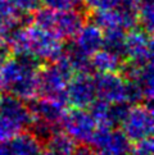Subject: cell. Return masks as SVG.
I'll return each mask as SVG.
<instances>
[{"mask_svg":"<svg viewBox=\"0 0 154 155\" xmlns=\"http://www.w3.org/2000/svg\"><path fill=\"white\" fill-rule=\"evenodd\" d=\"M62 127L65 134L72 137L76 142L89 143L98 128V123L90 110L73 108L71 112H65Z\"/></svg>","mask_w":154,"mask_h":155,"instance_id":"8fae6325","label":"cell"},{"mask_svg":"<svg viewBox=\"0 0 154 155\" xmlns=\"http://www.w3.org/2000/svg\"><path fill=\"white\" fill-rule=\"evenodd\" d=\"M126 80L130 86L131 103H152L154 96L153 65L152 62L146 64H130L126 68Z\"/></svg>","mask_w":154,"mask_h":155,"instance_id":"ba28073f","label":"cell"},{"mask_svg":"<svg viewBox=\"0 0 154 155\" xmlns=\"http://www.w3.org/2000/svg\"><path fill=\"white\" fill-rule=\"evenodd\" d=\"M98 99L95 77L89 72H76L72 74L65 90V103L73 108L87 109Z\"/></svg>","mask_w":154,"mask_h":155,"instance_id":"9c48e42d","label":"cell"},{"mask_svg":"<svg viewBox=\"0 0 154 155\" xmlns=\"http://www.w3.org/2000/svg\"><path fill=\"white\" fill-rule=\"evenodd\" d=\"M90 67L98 73L117 72L122 67V57L102 48L90 58Z\"/></svg>","mask_w":154,"mask_h":155,"instance_id":"ac0fdd59","label":"cell"},{"mask_svg":"<svg viewBox=\"0 0 154 155\" xmlns=\"http://www.w3.org/2000/svg\"><path fill=\"white\" fill-rule=\"evenodd\" d=\"M34 22L36 26L64 40L73 38L86 21L80 9L55 10L45 7L38 8L34 13Z\"/></svg>","mask_w":154,"mask_h":155,"instance_id":"3957f363","label":"cell"},{"mask_svg":"<svg viewBox=\"0 0 154 155\" xmlns=\"http://www.w3.org/2000/svg\"><path fill=\"white\" fill-rule=\"evenodd\" d=\"M86 0H41L46 8L55 10H65V9H80V7L85 4Z\"/></svg>","mask_w":154,"mask_h":155,"instance_id":"d4e9b609","label":"cell"},{"mask_svg":"<svg viewBox=\"0 0 154 155\" xmlns=\"http://www.w3.org/2000/svg\"><path fill=\"white\" fill-rule=\"evenodd\" d=\"M103 38L104 32L100 27H98L94 22H89V23L85 22L73 36V42L71 48L84 57L91 58L103 48Z\"/></svg>","mask_w":154,"mask_h":155,"instance_id":"5bb4252c","label":"cell"},{"mask_svg":"<svg viewBox=\"0 0 154 155\" xmlns=\"http://www.w3.org/2000/svg\"><path fill=\"white\" fill-rule=\"evenodd\" d=\"M45 145L41 146L40 155H72L77 147L76 141L65 132H54L45 138Z\"/></svg>","mask_w":154,"mask_h":155,"instance_id":"e0dca14e","label":"cell"},{"mask_svg":"<svg viewBox=\"0 0 154 155\" xmlns=\"http://www.w3.org/2000/svg\"><path fill=\"white\" fill-rule=\"evenodd\" d=\"M123 46H125V31L123 30L104 31L103 49H107L109 51L123 57Z\"/></svg>","mask_w":154,"mask_h":155,"instance_id":"44dd1931","label":"cell"},{"mask_svg":"<svg viewBox=\"0 0 154 155\" xmlns=\"http://www.w3.org/2000/svg\"><path fill=\"white\" fill-rule=\"evenodd\" d=\"M17 25L9 22H0V49H7L12 32L17 28Z\"/></svg>","mask_w":154,"mask_h":155,"instance_id":"4316f807","label":"cell"},{"mask_svg":"<svg viewBox=\"0 0 154 155\" xmlns=\"http://www.w3.org/2000/svg\"><path fill=\"white\" fill-rule=\"evenodd\" d=\"M139 2L140 0H116L112 7L121 15L126 30H131L139 25Z\"/></svg>","mask_w":154,"mask_h":155,"instance_id":"ffe728a7","label":"cell"},{"mask_svg":"<svg viewBox=\"0 0 154 155\" xmlns=\"http://www.w3.org/2000/svg\"><path fill=\"white\" fill-rule=\"evenodd\" d=\"M153 38L152 34L145 30L131 28L125 35L123 57L129 59L130 64H146L152 62Z\"/></svg>","mask_w":154,"mask_h":155,"instance_id":"7c38bea8","label":"cell"},{"mask_svg":"<svg viewBox=\"0 0 154 155\" xmlns=\"http://www.w3.org/2000/svg\"><path fill=\"white\" fill-rule=\"evenodd\" d=\"M30 15H21L10 7L8 0H0V22H9L17 26L26 25V19Z\"/></svg>","mask_w":154,"mask_h":155,"instance_id":"603a6c76","label":"cell"},{"mask_svg":"<svg viewBox=\"0 0 154 155\" xmlns=\"http://www.w3.org/2000/svg\"><path fill=\"white\" fill-rule=\"evenodd\" d=\"M30 108L14 96L0 99V141H5L23 132L31 124Z\"/></svg>","mask_w":154,"mask_h":155,"instance_id":"5b68a950","label":"cell"},{"mask_svg":"<svg viewBox=\"0 0 154 155\" xmlns=\"http://www.w3.org/2000/svg\"><path fill=\"white\" fill-rule=\"evenodd\" d=\"M64 101L55 100L50 97H41L35 100L30 107L31 112V124L34 134L38 138H46L52 134L57 132L62 126V120L65 114Z\"/></svg>","mask_w":154,"mask_h":155,"instance_id":"277c9868","label":"cell"},{"mask_svg":"<svg viewBox=\"0 0 154 155\" xmlns=\"http://www.w3.org/2000/svg\"><path fill=\"white\" fill-rule=\"evenodd\" d=\"M89 143L98 151H107L113 155H129L132 146L122 131L105 126H98Z\"/></svg>","mask_w":154,"mask_h":155,"instance_id":"4fadbf2b","label":"cell"},{"mask_svg":"<svg viewBox=\"0 0 154 155\" xmlns=\"http://www.w3.org/2000/svg\"><path fill=\"white\" fill-rule=\"evenodd\" d=\"M92 22L104 31L111 30H123L125 25L121 15L114 8H105V9H96L92 13Z\"/></svg>","mask_w":154,"mask_h":155,"instance_id":"d6986e66","label":"cell"},{"mask_svg":"<svg viewBox=\"0 0 154 155\" xmlns=\"http://www.w3.org/2000/svg\"><path fill=\"white\" fill-rule=\"evenodd\" d=\"M139 23L142 30L152 34L154 26V0H140L139 2Z\"/></svg>","mask_w":154,"mask_h":155,"instance_id":"7402d4cb","label":"cell"},{"mask_svg":"<svg viewBox=\"0 0 154 155\" xmlns=\"http://www.w3.org/2000/svg\"><path fill=\"white\" fill-rule=\"evenodd\" d=\"M95 86L99 100L109 104L131 103L129 81L117 72L99 73L95 77Z\"/></svg>","mask_w":154,"mask_h":155,"instance_id":"30bf717a","label":"cell"},{"mask_svg":"<svg viewBox=\"0 0 154 155\" xmlns=\"http://www.w3.org/2000/svg\"><path fill=\"white\" fill-rule=\"evenodd\" d=\"M8 48L14 55L28 57L36 62H53L62 57L63 40L36 25L17 27L10 35Z\"/></svg>","mask_w":154,"mask_h":155,"instance_id":"6da1fadb","label":"cell"},{"mask_svg":"<svg viewBox=\"0 0 154 155\" xmlns=\"http://www.w3.org/2000/svg\"><path fill=\"white\" fill-rule=\"evenodd\" d=\"M10 7L21 15H31L41 7V0H8Z\"/></svg>","mask_w":154,"mask_h":155,"instance_id":"cb8c5ba5","label":"cell"},{"mask_svg":"<svg viewBox=\"0 0 154 155\" xmlns=\"http://www.w3.org/2000/svg\"><path fill=\"white\" fill-rule=\"evenodd\" d=\"M72 155H94V153H92V150L89 147V146H80V147H76L75 151Z\"/></svg>","mask_w":154,"mask_h":155,"instance_id":"f1b7e54d","label":"cell"},{"mask_svg":"<svg viewBox=\"0 0 154 155\" xmlns=\"http://www.w3.org/2000/svg\"><path fill=\"white\" fill-rule=\"evenodd\" d=\"M135 145L131 146V153L132 155H153V140L152 137L144 138V140H140L137 142H134Z\"/></svg>","mask_w":154,"mask_h":155,"instance_id":"484cf974","label":"cell"},{"mask_svg":"<svg viewBox=\"0 0 154 155\" xmlns=\"http://www.w3.org/2000/svg\"><path fill=\"white\" fill-rule=\"evenodd\" d=\"M121 126H122V132L131 142H137L152 137L154 130L152 105L145 103L129 107L121 122Z\"/></svg>","mask_w":154,"mask_h":155,"instance_id":"52a82bcc","label":"cell"},{"mask_svg":"<svg viewBox=\"0 0 154 155\" xmlns=\"http://www.w3.org/2000/svg\"><path fill=\"white\" fill-rule=\"evenodd\" d=\"M96 155H113V154L107 153V151H98V154H96Z\"/></svg>","mask_w":154,"mask_h":155,"instance_id":"4dcf8cb0","label":"cell"},{"mask_svg":"<svg viewBox=\"0 0 154 155\" xmlns=\"http://www.w3.org/2000/svg\"><path fill=\"white\" fill-rule=\"evenodd\" d=\"M38 62L28 57L5 58L0 63V92L31 101L38 94Z\"/></svg>","mask_w":154,"mask_h":155,"instance_id":"7a4b0ae2","label":"cell"},{"mask_svg":"<svg viewBox=\"0 0 154 155\" xmlns=\"http://www.w3.org/2000/svg\"><path fill=\"white\" fill-rule=\"evenodd\" d=\"M7 58V54H5V49H0V63Z\"/></svg>","mask_w":154,"mask_h":155,"instance_id":"f546056e","label":"cell"},{"mask_svg":"<svg viewBox=\"0 0 154 155\" xmlns=\"http://www.w3.org/2000/svg\"><path fill=\"white\" fill-rule=\"evenodd\" d=\"M129 105L126 103L119 104H109L103 100H96L91 104L90 113L95 118L98 126L114 127L116 124H121Z\"/></svg>","mask_w":154,"mask_h":155,"instance_id":"2e32d148","label":"cell"},{"mask_svg":"<svg viewBox=\"0 0 154 155\" xmlns=\"http://www.w3.org/2000/svg\"><path fill=\"white\" fill-rule=\"evenodd\" d=\"M73 73L62 57L48 62L45 67L38 71V94L44 97L65 103V90Z\"/></svg>","mask_w":154,"mask_h":155,"instance_id":"8992f818","label":"cell"},{"mask_svg":"<svg viewBox=\"0 0 154 155\" xmlns=\"http://www.w3.org/2000/svg\"><path fill=\"white\" fill-rule=\"evenodd\" d=\"M0 99H2V94H0Z\"/></svg>","mask_w":154,"mask_h":155,"instance_id":"1f68e13d","label":"cell"},{"mask_svg":"<svg viewBox=\"0 0 154 155\" xmlns=\"http://www.w3.org/2000/svg\"><path fill=\"white\" fill-rule=\"evenodd\" d=\"M116 3V0H86L85 5L91 10L96 9H105V8H112Z\"/></svg>","mask_w":154,"mask_h":155,"instance_id":"83f0119b","label":"cell"},{"mask_svg":"<svg viewBox=\"0 0 154 155\" xmlns=\"http://www.w3.org/2000/svg\"><path fill=\"white\" fill-rule=\"evenodd\" d=\"M41 146L37 136L23 131L9 140L0 141V155H40Z\"/></svg>","mask_w":154,"mask_h":155,"instance_id":"9a60e30c","label":"cell"}]
</instances>
